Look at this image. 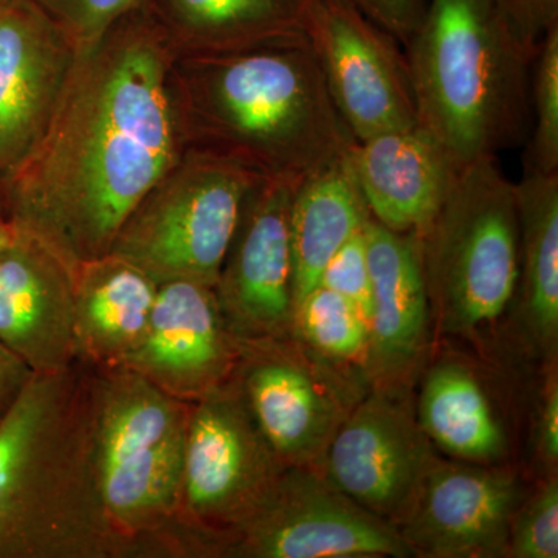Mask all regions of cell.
I'll list each match as a JSON object with an SVG mask.
<instances>
[{
    "mask_svg": "<svg viewBox=\"0 0 558 558\" xmlns=\"http://www.w3.org/2000/svg\"><path fill=\"white\" fill-rule=\"evenodd\" d=\"M175 57L150 7L128 14L80 51L46 134L2 178L7 223L73 277L109 255L132 209L189 148Z\"/></svg>",
    "mask_w": 558,
    "mask_h": 558,
    "instance_id": "cell-1",
    "label": "cell"
},
{
    "mask_svg": "<svg viewBox=\"0 0 558 558\" xmlns=\"http://www.w3.org/2000/svg\"><path fill=\"white\" fill-rule=\"evenodd\" d=\"M174 86L189 146L240 160L263 178L301 182L347 157L354 142L307 39L178 53Z\"/></svg>",
    "mask_w": 558,
    "mask_h": 558,
    "instance_id": "cell-2",
    "label": "cell"
},
{
    "mask_svg": "<svg viewBox=\"0 0 558 558\" xmlns=\"http://www.w3.org/2000/svg\"><path fill=\"white\" fill-rule=\"evenodd\" d=\"M92 369L33 374L0 417V558H120L92 442Z\"/></svg>",
    "mask_w": 558,
    "mask_h": 558,
    "instance_id": "cell-3",
    "label": "cell"
},
{
    "mask_svg": "<svg viewBox=\"0 0 558 558\" xmlns=\"http://www.w3.org/2000/svg\"><path fill=\"white\" fill-rule=\"evenodd\" d=\"M405 47L418 126L458 170L527 142L534 58L494 0H427Z\"/></svg>",
    "mask_w": 558,
    "mask_h": 558,
    "instance_id": "cell-4",
    "label": "cell"
},
{
    "mask_svg": "<svg viewBox=\"0 0 558 558\" xmlns=\"http://www.w3.org/2000/svg\"><path fill=\"white\" fill-rule=\"evenodd\" d=\"M90 369L92 442L110 527L128 557L167 556L190 403L126 366Z\"/></svg>",
    "mask_w": 558,
    "mask_h": 558,
    "instance_id": "cell-5",
    "label": "cell"
},
{
    "mask_svg": "<svg viewBox=\"0 0 558 558\" xmlns=\"http://www.w3.org/2000/svg\"><path fill=\"white\" fill-rule=\"evenodd\" d=\"M421 247L436 339H476L501 322L517 299L520 219L497 157L458 171Z\"/></svg>",
    "mask_w": 558,
    "mask_h": 558,
    "instance_id": "cell-6",
    "label": "cell"
},
{
    "mask_svg": "<svg viewBox=\"0 0 558 558\" xmlns=\"http://www.w3.org/2000/svg\"><path fill=\"white\" fill-rule=\"evenodd\" d=\"M260 179L240 160L189 146L132 209L110 253L156 282L190 279L215 288Z\"/></svg>",
    "mask_w": 558,
    "mask_h": 558,
    "instance_id": "cell-7",
    "label": "cell"
},
{
    "mask_svg": "<svg viewBox=\"0 0 558 558\" xmlns=\"http://www.w3.org/2000/svg\"><path fill=\"white\" fill-rule=\"evenodd\" d=\"M282 470L233 376L190 403L167 556L213 557L220 539L258 506Z\"/></svg>",
    "mask_w": 558,
    "mask_h": 558,
    "instance_id": "cell-8",
    "label": "cell"
},
{
    "mask_svg": "<svg viewBox=\"0 0 558 558\" xmlns=\"http://www.w3.org/2000/svg\"><path fill=\"white\" fill-rule=\"evenodd\" d=\"M233 377L284 469H315L369 388L363 377L319 357L295 333L240 341Z\"/></svg>",
    "mask_w": 558,
    "mask_h": 558,
    "instance_id": "cell-9",
    "label": "cell"
},
{
    "mask_svg": "<svg viewBox=\"0 0 558 558\" xmlns=\"http://www.w3.org/2000/svg\"><path fill=\"white\" fill-rule=\"evenodd\" d=\"M213 557L410 558L399 529L337 490L322 473L288 468Z\"/></svg>",
    "mask_w": 558,
    "mask_h": 558,
    "instance_id": "cell-10",
    "label": "cell"
},
{
    "mask_svg": "<svg viewBox=\"0 0 558 558\" xmlns=\"http://www.w3.org/2000/svg\"><path fill=\"white\" fill-rule=\"evenodd\" d=\"M414 395L409 387H369L315 465L337 490L396 527L438 459Z\"/></svg>",
    "mask_w": 558,
    "mask_h": 558,
    "instance_id": "cell-11",
    "label": "cell"
},
{
    "mask_svg": "<svg viewBox=\"0 0 558 558\" xmlns=\"http://www.w3.org/2000/svg\"><path fill=\"white\" fill-rule=\"evenodd\" d=\"M306 39L354 140L417 126L409 61L398 39L347 0H311Z\"/></svg>",
    "mask_w": 558,
    "mask_h": 558,
    "instance_id": "cell-12",
    "label": "cell"
},
{
    "mask_svg": "<svg viewBox=\"0 0 558 558\" xmlns=\"http://www.w3.org/2000/svg\"><path fill=\"white\" fill-rule=\"evenodd\" d=\"M300 182L263 178L248 194L215 290L238 340L293 333L290 209Z\"/></svg>",
    "mask_w": 558,
    "mask_h": 558,
    "instance_id": "cell-13",
    "label": "cell"
},
{
    "mask_svg": "<svg viewBox=\"0 0 558 558\" xmlns=\"http://www.w3.org/2000/svg\"><path fill=\"white\" fill-rule=\"evenodd\" d=\"M524 497L512 469L438 457L398 529L413 557L506 558Z\"/></svg>",
    "mask_w": 558,
    "mask_h": 558,
    "instance_id": "cell-14",
    "label": "cell"
},
{
    "mask_svg": "<svg viewBox=\"0 0 558 558\" xmlns=\"http://www.w3.org/2000/svg\"><path fill=\"white\" fill-rule=\"evenodd\" d=\"M78 57L68 33L33 0H0V178L46 134Z\"/></svg>",
    "mask_w": 558,
    "mask_h": 558,
    "instance_id": "cell-15",
    "label": "cell"
},
{
    "mask_svg": "<svg viewBox=\"0 0 558 558\" xmlns=\"http://www.w3.org/2000/svg\"><path fill=\"white\" fill-rule=\"evenodd\" d=\"M238 357L240 340L223 318L215 288L171 279L157 286L145 339L121 366L193 403L233 376Z\"/></svg>",
    "mask_w": 558,
    "mask_h": 558,
    "instance_id": "cell-16",
    "label": "cell"
},
{
    "mask_svg": "<svg viewBox=\"0 0 558 558\" xmlns=\"http://www.w3.org/2000/svg\"><path fill=\"white\" fill-rule=\"evenodd\" d=\"M373 306L365 379L369 387L416 388L436 341L421 238L366 222Z\"/></svg>",
    "mask_w": 558,
    "mask_h": 558,
    "instance_id": "cell-17",
    "label": "cell"
},
{
    "mask_svg": "<svg viewBox=\"0 0 558 558\" xmlns=\"http://www.w3.org/2000/svg\"><path fill=\"white\" fill-rule=\"evenodd\" d=\"M0 340L36 374L80 360L72 270L43 242L10 226L0 245Z\"/></svg>",
    "mask_w": 558,
    "mask_h": 558,
    "instance_id": "cell-18",
    "label": "cell"
},
{
    "mask_svg": "<svg viewBox=\"0 0 558 558\" xmlns=\"http://www.w3.org/2000/svg\"><path fill=\"white\" fill-rule=\"evenodd\" d=\"M348 159L371 218L418 238L427 233L459 171L418 124L354 140Z\"/></svg>",
    "mask_w": 558,
    "mask_h": 558,
    "instance_id": "cell-19",
    "label": "cell"
},
{
    "mask_svg": "<svg viewBox=\"0 0 558 558\" xmlns=\"http://www.w3.org/2000/svg\"><path fill=\"white\" fill-rule=\"evenodd\" d=\"M414 395L418 424L435 449L473 464H502L508 428L478 369L457 357L429 360Z\"/></svg>",
    "mask_w": 558,
    "mask_h": 558,
    "instance_id": "cell-20",
    "label": "cell"
},
{
    "mask_svg": "<svg viewBox=\"0 0 558 558\" xmlns=\"http://www.w3.org/2000/svg\"><path fill=\"white\" fill-rule=\"evenodd\" d=\"M73 278L78 359L95 368L121 365L145 339L159 282L112 253Z\"/></svg>",
    "mask_w": 558,
    "mask_h": 558,
    "instance_id": "cell-21",
    "label": "cell"
},
{
    "mask_svg": "<svg viewBox=\"0 0 558 558\" xmlns=\"http://www.w3.org/2000/svg\"><path fill=\"white\" fill-rule=\"evenodd\" d=\"M311 0H150L179 54L306 40Z\"/></svg>",
    "mask_w": 558,
    "mask_h": 558,
    "instance_id": "cell-22",
    "label": "cell"
},
{
    "mask_svg": "<svg viewBox=\"0 0 558 558\" xmlns=\"http://www.w3.org/2000/svg\"><path fill=\"white\" fill-rule=\"evenodd\" d=\"M520 269L515 304L532 347L546 360L558 348V172L524 168L515 182Z\"/></svg>",
    "mask_w": 558,
    "mask_h": 558,
    "instance_id": "cell-23",
    "label": "cell"
},
{
    "mask_svg": "<svg viewBox=\"0 0 558 558\" xmlns=\"http://www.w3.org/2000/svg\"><path fill=\"white\" fill-rule=\"evenodd\" d=\"M369 218L348 156L301 180L290 209L293 304L317 288L330 258Z\"/></svg>",
    "mask_w": 558,
    "mask_h": 558,
    "instance_id": "cell-24",
    "label": "cell"
},
{
    "mask_svg": "<svg viewBox=\"0 0 558 558\" xmlns=\"http://www.w3.org/2000/svg\"><path fill=\"white\" fill-rule=\"evenodd\" d=\"M293 333L319 357L365 379L368 322L339 293L323 286L306 293L293 311Z\"/></svg>",
    "mask_w": 558,
    "mask_h": 558,
    "instance_id": "cell-25",
    "label": "cell"
},
{
    "mask_svg": "<svg viewBox=\"0 0 558 558\" xmlns=\"http://www.w3.org/2000/svg\"><path fill=\"white\" fill-rule=\"evenodd\" d=\"M524 168L558 172V27L539 44L531 69V132Z\"/></svg>",
    "mask_w": 558,
    "mask_h": 558,
    "instance_id": "cell-26",
    "label": "cell"
},
{
    "mask_svg": "<svg viewBox=\"0 0 558 558\" xmlns=\"http://www.w3.org/2000/svg\"><path fill=\"white\" fill-rule=\"evenodd\" d=\"M558 557V478H548L531 495L523 498L510 524L508 557Z\"/></svg>",
    "mask_w": 558,
    "mask_h": 558,
    "instance_id": "cell-27",
    "label": "cell"
},
{
    "mask_svg": "<svg viewBox=\"0 0 558 558\" xmlns=\"http://www.w3.org/2000/svg\"><path fill=\"white\" fill-rule=\"evenodd\" d=\"M68 33L80 51L97 44L117 24L135 11L148 9L150 0H33Z\"/></svg>",
    "mask_w": 558,
    "mask_h": 558,
    "instance_id": "cell-28",
    "label": "cell"
},
{
    "mask_svg": "<svg viewBox=\"0 0 558 558\" xmlns=\"http://www.w3.org/2000/svg\"><path fill=\"white\" fill-rule=\"evenodd\" d=\"M365 230V229H363ZM359 231L330 258L319 277L318 286L328 288L357 307L369 322L373 306V282L365 233Z\"/></svg>",
    "mask_w": 558,
    "mask_h": 558,
    "instance_id": "cell-29",
    "label": "cell"
},
{
    "mask_svg": "<svg viewBox=\"0 0 558 558\" xmlns=\"http://www.w3.org/2000/svg\"><path fill=\"white\" fill-rule=\"evenodd\" d=\"M495 5L519 40L531 54L537 53L543 38L558 27V0H494Z\"/></svg>",
    "mask_w": 558,
    "mask_h": 558,
    "instance_id": "cell-30",
    "label": "cell"
},
{
    "mask_svg": "<svg viewBox=\"0 0 558 558\" xmlns=\"http://www.w3.org/2000/svg\"><path fill=\"white\" fill-rule=\"evenodd\" d=\"M369 21L407 46L424 20L427 0H347Z\"/></svg>",
    "mask_w": 558,
    "mask_h": 558,
    "instance_id": "cell-31",
    "label": "cell"
},
{
    "mask_svg": "<svg viewBox=\"0 0 558 558\" xmlns=\"http://www.w3.org/2000/svg\"><path fill=\"white\" fill-rule=\"evenodd\" d=\"M548 373L543 385L542 399L535 421V449L539 462L548 473H557L558 465V376L557 357L546 360Z\"/></svg>",
    "mask_w": 558,
    "mask_h": 558,
    "instance_id": "cell-32",
    "label": "cell"
},
{
    "mask_svg": "<svg viewBox=\"0 0 558 558\" xmlns=\"http://www.w3.org/2000/svg\"><path fill=\"white\" fill-rule=\"evenodd\" d=\"M33 374L27 363L0 340V417L20 398Z\"/></svg>",
    "mask_w": 558,
    "mask_h": 558,
    "instance_id": "cell-33",
    "label": "cell"
},
{
    "mask_svg": "<svg viewBox=\"0 0 558 558\" xmlns=\"http://www.w3.org/2000/svg\"><path fill=\"white\" fill-rule=\"evenodd\" d=\"M0 222H7L5 207H3L2 190H0Z\"/></svg>",
    "mask_w": 558,
    "mask_h": 558,
    "instance_id": "cell-34",
    "label": "cell"
}]
</instances>
